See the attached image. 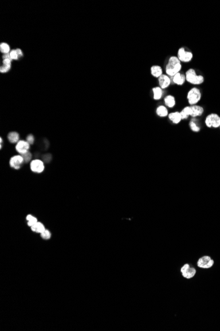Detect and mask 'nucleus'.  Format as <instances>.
Wrapping results in <instances>:
<instances>
[{"instance_id":"obj_1","label":"nucleus","mask_w":220,"mask_h":331,"mask_svg":"<svg viewBox=\"0 0 220 331\" xmlns=\"http://www.w3.org/2000/svg\"><path fill=\"white\" fill-rule=\"evenodd\" d=\"M181 69V61L178 57L171 56L169 59V61L165 67L166 73L169 76L173 77L175 74L179 73Z\"/></svg>"},{"instance_id":"obj_2","label":"nucleus","mask_w":220,"mask_h":331,"mask_svg":"<svg viewBox=\"0 0 220 331\" xmlns=\"http://www.w3.org/2000/svg\"><path fill=\"white\" fill-rule=\"evenodd\" d=\"M185 76L187 81L193 85H200L204 81V77L201 75H197L194 69H188Z\"/></svg>"},{"instance_id":"obj_3","label":"nucleus","mask_w":220,"mask_h":331,"mask_svg":"<svg viewBox=\"0 0 220 331\" xmlns=\"http://www.w3.org/2000/svg\"><path fill=\"white\" fill-rule=\"evenodd\" d=\"M187 99L191 105H195L201 99V93L199 89L196 87L192 88L188 91L187 94Z\"/></svg>"},{"instance_id":"obj_4","label":"nucleus","mask_w":220,"mask_h":331,"mask_svg":"<svg viewBox=\"0 0 220 331\" xmlns=\"http://www.w3.org/2000/svg\"><path fill=\"white\" fill-rule=\"evenodd\" d=\"M206 125L208 128H217L220 126V116L217 114H211L206 118Z\"/></svg>"},{"instance_id":"obj_5","label":"nucleus","mask_w":220,"mask_h":331,"mask_svg":"<svg viewBox=\"0 0 220 331\" xmlns=\"http://www.w3.org/2000/svg\"><path fill=\"white\" fill-rule=\"evenodd\" d=\"M30 170L34 173H41L45 169L44 163L42 160L36 159V160H34L30 161Z\"/></svg>"},{"instance_id":"obj_6","label":"nucleus","mask_w":220,"mask_h":331,"mask_svg":"<svg viewBox=\"0 0 220 331\" xmlns=\"http://www.w3.org/2000/svg\"><path fill=\"white\" fill-rule=\"evenodd\" d=\"M2 64L0 67V72L5 73L8 72L11 68L12 59L9 56V54H3L2 56Z\"/></svg>"},{"instance_id":"obj_7","label":"nucleus","mask_w":220,"mask_h":331,"mask_svg":"<svg viewBox=\"0 0 220 331\" xmlns=\"http://www.w3.org/2000/svg\"><path fill=\"white\" fill-rule=\"evenodd\" d=\"M24 163L25 160L23 157L19 154V155H16L11 157L9 160V165L14 169L18 170L20 169Z\"/></svg>"},{"instance_id":"obj_8","label":"nucleus","mask_w":220,"mask_h":331,"mask_svg":"<svg viewBox=\"0 0 220 331\" xmlns=\"http://www.w3.org/2000/svg\"><path fill=\"white\" fill-rule=\"evenodd\" d=\"M30 148V144L26 140H19L15 145L16 151L18 152L20 155H23V154L29 152Z\"/></svg>"},{"instance_id":"obj_9","label":"nucleus","mask_w":220,"mask_h":331,"mask_svg":"<svg viewBox=\"0 0 220 331\" xmlns=\"http://www.w3.org/2000/svg\"><path fill=\"white\" fill-rule=\"evenodd\" d=\"M196 269L191 267L188 264H186L181 268V272L184 278L187 279L192 278L196 274Z\"/></svg>"},{"instance_id":"obj_10","label":"nucleus","mask_w":220,"mask_h":331,"mask_svg":"<svg viewBox=\"0 0 220 331\" xmlns=\"http://www.w3.org/2000/svg\"><path fill=\"white\" fill-rule=\"evenodd\" d=\"M178 58L181 61L183 62H188V61H191L193 55L192 53L191 52H187L185 51L184 48H179L178 50Z\"/></svg>"},{"instance_id":"obj_11","label":"nucleus","mask_w":220,"mask_h":331,"mask_svg":"<svg viewBox=\"0 0 220 331\" xmlns=\"http://www.w3.org/2000/svg\"><path fill=\"white\" fill-rule=\"evenodd\" d=\"M214 264V261L209 256H204L200 258L197 262V265L201 268H210Z\"/></svg>"},{"instance_id":"obj_12","label":"nucleus","mask_w":220,"mask_h":331,"mask_svg":"<svg viewBox=\"0 0 220 331\" xmlns=\"http://www.w3.org/2000/svg\"><path fill=\"white\" fill-rule=\"evenodd\" d=\"M158 80H159V85L161 89H165V88L169 87V85H170L171 79L169 77L166 76V75L162 74L161 76L158 78Z\"/></svg>"},{"instance_id":"obj_13","label":"nucleus","mask_w":220,"mask_h":331,"mask_svg":"<svg viewBox=\"0 0 220 331\" xmlns=\"http://www.w3.org/2000/svg\"><path fill=\"white\" fill-rule=\"evenodd\" d=\"M191 116L192 117H197L202 115V114L204 112V108H202L200 106L198 105H192L191 107Z\"/></svg>"},{"instance_id":"obj_14","label":"nucleus","mask_w":220,"mask_h":331,"mask_svg":"<svg viewBox=\"0 0 220 331\" xmlns=\"http://www.w3.org/2000/svg\"><path fill=\"white\" fill-rule=\"evenodd\" d=\"M20 136L18 132H11L7 134V140L11 144H17L20 140Z\"/></svg>"},{"instance_id":"obj_15","label":"nucleus","mask_w":220,"mask_h":331,"mask_svg":"<svg viewBox=\"0 0 220 331\" xmlns=\"http://www.w3.org/2000/svg\"><path fill=\"white\" fill-rule=\"evenodd\" d=\"M173 77V81L175 84H177L179 85H182L183 83L185 81L186 76L184 74H181L180 73H177L175 74Z\"/></svg>"},{"instance_id":"obj_16","label":"nucleus","mask_w":220,"mask_h":331,"mask_svg":"<svg viewBox=\"0 0 220 331\" xmlns=\"http://www.w3.org/2000/svg\"><path fill=\"white\" fill-rule=\"evenodd\" d=\"M169 120L172 121L174 124H179L182 120L181 113L179 112H174L168 114Z\"/></svg>"},{"instance_id":"obj_17","label":"nucleus","mask_w":220,"mask_h":331,"mask_svg":"<svg viewBox=\"0 0 220 331\" xmlns=\"http://www.w3.org/2000/svg\"><path fill=\"white\" fill-rule=\"evenodd\" d=\"M150 71H151V74L154 77H158V78H159L161 76V75L163 74L162 73V69H161V68L160 67V66H159V65H155L152 66L151 69H150Z\"/></svg>"},{"instance_id":"obj_18","label":"nucleus","mask_w":220,"mask_h":331,"mask_svg":"<svg viewBox=\"0 0 220 331\" xmlns=\"http://www.w3.org/2000/svg\"><path fill=\"white\" fill-rule=\"evenodd\" d=\"M31 229L34 232L42 233L43 231H44L46 229L45 228V226H44L43 223L38 222L36 223H35L33 226L31 227Z\"/></svg>"},{"instance_id":"obj_19","label":"nucleus","mask_w":220,"mask_h":331,"mask_svg":"<svg viewBox=\"0 0 220 331\" xmlns=\"http://www.w3.org/2000/svg\"><path fill=\"white\" fill-rule=\"evenodd\" d=\"M156 113L160 117H165L168 115V110L164 106H160L157 108Z\"/></svg>"},{"instance_id":"obj_20","label":"nucleus","mask_w":220,"mask_h":331,"mask_svg":"<svg viewBox=\"0 0 220 331\" xmlns=\"http://www.w3.org/2000/svg\"><path fill=\"white\" fill-rule=\"evenodd\" d=\"M11 50V47L9 45H8L7 42H2L0 44V52H1L3 54H9Z\"/></svg>"},{"instance_id":"obj_21","label":"nucleus","mask_w":220,"mask_h":331,"mask_svg":"<svg viewBox=\"0 0 220 331\" xmlns=\"http://www.w3.org/2000/svg\"><path fill=\"white\" fill-rule=\"evenodd\" d=\"M164 101L167 107L169 108H173L175 104V100L174 97L172 95L167 96L164 99Z\"/></svg>"},{"instance_id":"obj_22","label":"nucleus","mask_w":220,"mask_h":331,"mask_svg":"<svg viewBox=\"0 0 220 331\" xmlns=\"http://www.w3.org/2000/svg\"><path fill=\"white\" fill-rule=\"evenodd\" d=\"M152 91L154 93V99L159 100L161 98L162 89L161 87H154L152 89Z\"/></svg>"},{"instance_id":"obj_23","label":"nucleus","mask_w":220,"mask_h":331,"mask_svg":"<svg viewBox=\"0 0 220 331\" xmlns=\"http://www.w3.org/2000/svg\"><path fill=\"white\" fill-rule=\"evenodd\" d=\"M191 111H192L191 107H186L185 108H184L182 110V111L180 112L182 119H187L188 117V116H191Z\"/></svg>"},{"instance_id":"obj_24","label":"nucleus","mask_w":220,"mask_h":331,"mask_svg":"<svg viewBox=\"0 0 220 331\" xmlns=\"http://www.w3.org/2000/svg\"><path fill=\"white\" fill-rule=\"evenodd\" d=\"M26 220L28 221V226L29 227H31L32 226H33L35 223H36L38 222L37 218L34 217L33 215H30V214H29V215H28L27 216H26Z\"/></svg>"},{"instance_id":"obj_25","label":"nucleus","mask_w":220,"mask_h":331,"mask_svg":"<svg viewBox=\"0 0 220 331\" xmlns=\"http://www.w3.org/2000/svg\"><path fill=\"white\" fill-rule=\"evenodd\" d=\"M40 236H41V237L42 238V239H45V240H47V239H50L51 238V233H50V231L49 230H47V229H46L44 231H43L42 233H40Z\"/></svg>"},{"instance_id":"obj_26","label":"nucleus","mask_w":220,"mask_h":331,"mask_svg":"<svg viewBox=\"0 0 220 331\" xmlns=\"http://www.w3.org/2000/svg\"><path fill=\"white\" fill-rule=\"evenodd\" d=\"M9 56L13 60H17L20 58L18 53H17V49L11 50L9 53Z\"/></svg>"},{"instance_id":"obj_27","label":"nucleus","mask_w":220,"mask_h":331,"mask_svg":"<svg viewBox=\"0 0 220 331\" xmlns=\"http://www.w3.org/2000/svg\"><path fill=\"white\" fill-rule=\"evenodd\" d=\"M190 127H191V130L193 132H199L200 131V127L198 126L197 124H196V123L195 121H193V120L190 122Z\"/></svg>"},{"instance_id":"obj_28","label":"nucleus","mask_w":220,"mask_h":331,"mask_svg":"<svg viewBox=\"0 0 220 331\" xmlns=\"http://www.w3.org/2000/svg\"><path fill=\"white\" fill-rule=\"evenodd\" d=\"M21 156L23 157L25 163H28V162H30V161H32V153L30 152H28L27 153H26L23 154V155H21Z\"/></svg>"},{"instance_id":"obj_29","label":"nucleus","mask_w":220,"mask_h":331,"mask_svg":"<svg viewBox=\"0 0 220 331\" xmlns=\"http://www.w3.org/2000/svg\"><path fill=\"white\" fill-rule=\"evenodd\" d=\"M26 140L27 141V142L30 144L32 145L34 144V137L32 134H29L27 137H26Z\"/></svg>"},{"instance_id":"obj_30","label":"nucleus","mask_w":220,"mask_h":331,"mask_svg":"<svg viewBox=\"0 0 220 331\" xmlns=\"http://www.w3.org/2000/svg\"><path fill=\"white\" fill-rule=\"evenodd\" d=\"M17 53H18L20 58H21V57L23 56V51L21 50V49H20V48H17Z\"/></svg>"},{"instance_id":"obj_31","label":"nucleus","mask_w":220,"mask_h":331,"mask_svg":"<svg viewBox=\"0 0 220 331\" xmlns=\"http://www.w3.org/2000/svg\"><path fill=\"white\" fill-rule=\"evenodd\" d=\"M0 144H1V149H2V147H3V139H2V138H0Z\"/></svg>"},{"instance_id":"obj_32","label":"nucleus","mask_w":220,"mask_h":331,"mask_svg":"<svg viewBox=\"0 0 220 331\" xmlns=\"http://www.w3.org/2000/svg\"><path fill=\"white\" fill-rule=\"evenodd\" d=\"M219 128H220V126H219Z\"/></svg>"}]
</instances>
